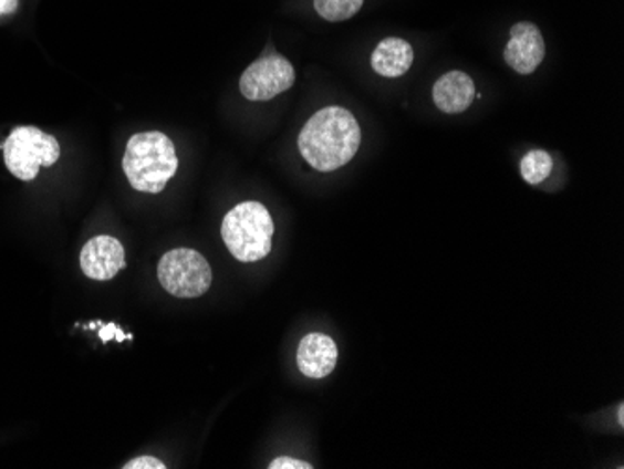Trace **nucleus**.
Masks as SVG:
<instances>
[{"mask_svg":"<svg viewBox=\"0 0 624 469\" xmlns=\"http://www.w3.org/2000/svg\"><path fill=\"white\" fill-rule=\"evenodd\" d=\"M360 146V122L344 107L320 108L298 137L301 157L319 173H333L349 165Z\"/></svg>","mask_w":624,"mask_h":469,"instance_id":"nucleus-1","label":"nucleus"},{"mask_svg":"<svg viewBox=\"0 0 624 469\" xmlns=\"http://www.w3.org/2000/svg\"><path fill=\"white\" fill-rule=\"evenodd\" d=\"M122 167L135 191L157 195L178 173L175 143L162 132L135 133L127 140Z\"/></svg>","mask_w":624,"mask_h":469,"instance_id":"nucleus-2","label":"nucleus"},{"mask_svg":"<svg viewBox=\"0 0 624 469\" xmlns=\"http://www.w3.org/2000/svg\"><path fill=\"white\" fill-rule=\"evenodd\" d=\"M273 230L270 210L257 200H246L222 219L221 238L236 260L249 264L271 253Z\"/></svg>","mask_w":624,"mask_h":469,"instance_id":"nucleus-3","label":"nucleus"},{"mask_svg":"<svg viewBox=\"0 0 624 469\" xmlns=\"http://www.w3.org/2000/svg\"><path fill=\"white\" fill-rule=\"evenodd\" d=\"M0 148L8 170L21 181L37 180L40 169L53 167L62 154L59 140L34 126L15 127Z\"/></svg>","mask_w":624,"mask_h":469,"instance_id":"nucleus-4","label":"nucleus"},{"mask_svg":"<svg viewBox=\"0 0 624 469\" xmlns=\"http://www.w3.org/2000/svg\"><path fill=\"white\" fill-rule=\"evenodd\" d=\"M157 278L168 294L191 300L210 290L214 275L202 254L193 249H175L159 260Z\"/></svg>","mask_w":624,"mask_h":469,"instance_id":"nucleus-5","label":"nucleus"},{"mask_svg":"<svg viewBox=\"0 0 624 469\" xmlns=\"http://www.w3.org/2000/svg\"><path fill=\"white\" fill-rule=\"evenodd\" d=\"M294 83L295 70L292 62L282 54L268 51L243 72L240 92L249 102H270L282 92L290 91Z\"/></svg>","mask_w":624,"mask_h":469,"instance_id":"nucleus-6","label":"nucleus"},{"mask_svg":"<svg viewBox=\"0 0 624 469\" xmlns=\"http://www.w3.org/2000/svg\"><path fill=\"white\" fill-rule=\"evenodd\" d=\"M547 56V43L541 29L529 21H518L510 29V38L505 45L503 59L509 67L520 75H531L541 66Z\"/></svg>","mask_w":624,"mask_h":469,"instance_id":"nucleus-7","label":"nucleus"},{"mask_svg":"<svg viewBox=\"0 0 624 469\" xmlns=\"http://www.w3.org/2000/svg\"><path fill=\"white\" fill-rule=\"evenodd\" d=\"M126 268V251L113 236H96L81 251V270L94 281H111Z\"/></svg>","mask_w":624,"mask_h":469,"instance_id":"nucleus-8","label":"nucleus"},{"mask_svg":"<svg viewBox=\"0 0 624 469\" xmlns=\"http://www.w3.org/2000/svg\"><path fill=\"white\" fill-rule=\"evenodd\" d=\"M339 348L335 341L324 333H309L298 346V368L306 378H325L336 367Z\"/></svg>","mask_w":624,"mask_h":469,"instance_id":"nucleus-9","label":"nucleus"},{"mask_svg":"<svg viewBox=\"0 0 624 469\" xmlns=\"http://www.w3.org/2000/svg\"><path fill=\"white\" fill-rule=\"evenodd\" d=\"M475 97H477V88L468 73H445L434 83V105L445 115H460L464 111H468Z\"/></svg>","mask_w":624,"mask_h":469,"instance_id":"nucleus-10","label":"nucleus"},{"mask_svg":"<svg viewBox=\"0 0 624 469\" xmlns=\"http://www.w3.org/2000/svg\"><path fill=\"white\" fill-rule=\"evenodd\" d=\"M414 48L403 38H385L374 49L371 66L382 77H403L414 66Z\"/></svg>","mask_w":624,"mask_h":469,"instance_id":"nucleus-11","label":"nucleus"},{"mask_svg":"<svg viewBox=\"0 0 624 469\" xmlns=\"http://www.w3.org/2000/svg\"><path fill=\"white\" fill-rule=\"evenodd\" d=\"M553 157L547 150H531L520 161V175L529 186H539L552 175Z\"/></svg>","mask_w":624,"mask_h":469,"instance_id":"nucleus-12","label":"nucleus"},{"mask_svg":"<svg viewBox=\"0 0 624 469\" xmlns=\"http://www.w3.org/2000/svg\"><path fill=\"white\" fill-rule=\"evenodd\" d=\"M365 0H312L314 12L330 23H343L355 18Z\"/></svg>","mask_w":624,"mask_h":469,"instance_id":"nucleus-13","label":"nucleus"},{"mask_svg":"<svg viewBox=\"0 0 624 469\" xmlns=\"http://www.w3.org/2000/svg\"><path fill=\"white\" fill-rule=\"evenodd\" d=\"M124 469H165L167 466L159 460V458L150 457V455H145V457H137L129 460L126 466H122Z\"/></svg>","mask_w":624,"mask_h":469,"instance_id":"nucleus-14","label":"nucleus"},{"mask_svg":"<svg viewBox=\"0 0 624 469\" xmlns=\"http://www.w3.org/2000/svg\"><path fill=\"white\" fill-rule=\"evenodd\" d=\"M270 469H312L309 462H303V460H298V458L290 457H279L273 460V462L268 466Z\"/></svg>","mask_w":624,"mask_h":469,"instance_id":"nucleus-15","label":"nucleus"},{"mask_svg":"<svg viewBox=\"0 0 624 469\" xmlns=\"http://www.w3.org/2000/svg\"><path fill=\"white\" fill-rule=\"evenodd\" d=\"M19 7V0H0V15H10Z\"/></svg>","mask_w":624,"mask_h":469,"instance_id":"nucleus-16","label":"nucleus"},{"mask_svg":"<svg viewBox=\"0 0 624 469\" xmlns=\"http://www.w3.org/2000/svg\"><path fill=\"white\" fill-rule=\"evenodd\" d=\"M116 331H118L116 324L102 325V331H100V338H102L103 343H108L111 338L116 337Z\"/></svg>","mask_w":624,"mask_h":469,"instance_id":"nucleus-17","label":"nucleus"},{"mask_svg":"<svg viewBox=\"0 0 624 469\" xmlns=\"http://www.w3.org/2000/svg\"><path fill=\"white\" fill-rule=\"evenodd\" d=\"M624 408H623V404H621V406H618V423H621V427H623L624 425Z\"/></svg>","mask_w":624,"mask_h":469,"instance_id":"nucleus-18","label":"nucleus"}]
</instances>
